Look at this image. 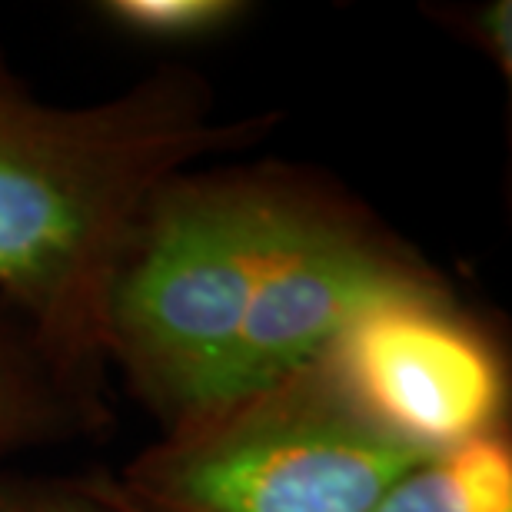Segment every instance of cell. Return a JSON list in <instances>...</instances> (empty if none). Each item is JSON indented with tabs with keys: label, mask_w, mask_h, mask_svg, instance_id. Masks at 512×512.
Here are the masks:
<instances>
[{
	"label": "cell",
	"mask_w": 512,
	"mask_h": 512,
	"mask_svg": "<svg viewBox=\"0 0 512 512\" xmlns=\"http://www.w3.org/2000/svg\"><path fill=\"white\" fill-rule=\"evenodd\" d=\"M273 124L220 120L207 84L183 70L100 104H47L0 60V293L70 380L97 383L110 283L153 193Z\"/></svg>",
	"instance_id": "6da1fadb"
},
{
	"label": "cell",
	"mask_w": 512,
	"mask_h": 512,
	"mask_svg": "<svg viewBox=\"0 0 512 512\" xmlns=\"http://www.w3.org/2000/svg\"><path fill=\"white\" fill-rule=\"evenodd\" d=\"M296 173L187 170L140 213L107 296V360L163 423L213 406Z\"/></svg>",
	"instance_id": "7a4b0ae2"
},
{
	"label": "cell",
	"mask_w": 512,
	"mask_h": 512,
	"mask_svg": "<svg viewBox=\"0 0 512 512\" xmlns=\"http://www.w3.org/2000/svg\"><path fill=\"white\" fill-rule=\"evenodd\" d=\"M426 456L323 356L170 426L117 479L94 483L120 512H373Z\"/></svg>",
	"instance_id": "3957f363"
},
{
	"label": "cell",
	"mask_w": 512,
	"mask_h": 512,
	"mask_svg": "<svg viewBox=\"0 0 512 512\" xmlns=\"http://www.w3.org/2000/svg\"><path fill=\"white\" fill-rule=\"evenodd\" d=\"M426 293L449 286L423 256L360 203L296 177L213 406L323 360L373 306Z\"/></svg>",
	"instance_id": "277c9868"
},
{
	"label": "cell",
	"mask_w": 512,
	"mask_h": 512,
	"mask_svg": "<svg viewBox=\"0 0 512 512\" xmlns=\"http://www.w3.org/2000/svg\"><path fill=\"white\" fill-rule=\"evenodd\" d=\"M326 356L383 426L426 453L499 433L503 360L449 293L373 306Z\"/></svg>",
	"instance_id": "5b68a950"
},
{
	"label": "cell",
	"mask_w": 512,
	"mask_h": 512,
	"mask_svg": "<svg viewBox=\"0 0 512 512\" xmlns=\"http://www.w3.org/2000/svg\"><path fill=\"white\" fill-rule=\"evenodd\" d=\"M94 413L90 386L70 380L27 330L0 323V456L50 443Z\"/></svg>",
	"instance_id": "8992f818"
},
{
	"label": "cell",
	"mask_w": 512,
	"mask_h": 512,
	"mask_svg": "<svg viewBox=\"0 0 512 512\" xmlns=\"http://www.w3.org/2000/svg\"><path fill=\"white\" fill-rule=\"evenodd\" d=\"M373 512H512V449L503 433L443 449L403 473Z\"/></svg>",
	"instance_id": "52a82bcc"
},
{
	"label": "cell",
	"mask_w": 512,
	"mask_h": 512,
	"mask_svg": "<svg viewBox=\"0 0 512 512\" xmlns=\"http://www.w3.org/2000/svg\"><path fill=\"white\" fill-rule=\"evenodd\" d=\"M100 10L140 37L183 40L227 27L247 7L230 4V0H114Z\"/></svg>",
	"instance_id": "ba28073f"
},
{
	"label": "cell",
	"mask_w": 512,
	"mask_h": 512,
	"mask_svg": "<svg viewBox=\"0 0 512 512\" xmlns=\"http://www.w3.org/2000/svg\"><path fill=\"white\" fill-rule=\"evenodd\" d=\"M0 512H120L94 479H30L0 476Z\"/></svg>",
	"instance_id": "9c48e42d"
},
{
	"label": "cell",
	"mask_w": 512,
	"mask_h": 512,
	"mask_svg": "<svg viewBox=\"0 0 512 512\" xmlns=\"http://www.w3.org/2000/svg\"><path fill=\"white\" fill-rule=\"evenodd\" d=\"M509 4H489L486 10L476 14V40H483L489 47V54L503 70H509L512 60V17H509Z\"/></svg>",
	"instance_id": "30bf717a"
}]
</instances>
